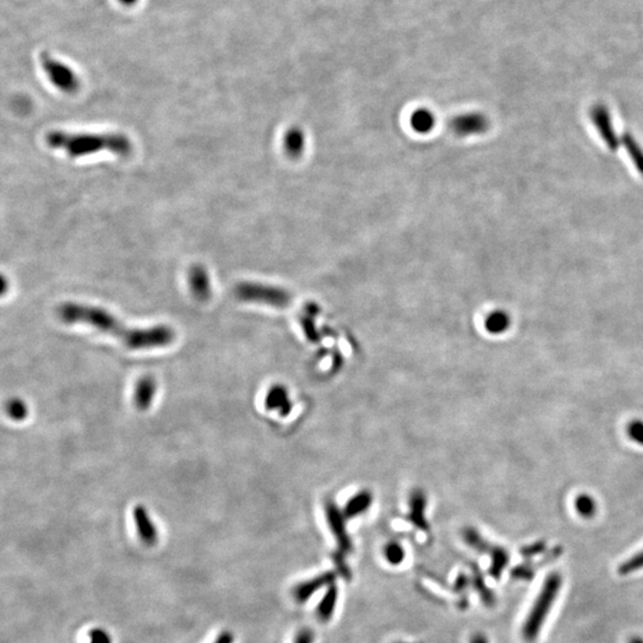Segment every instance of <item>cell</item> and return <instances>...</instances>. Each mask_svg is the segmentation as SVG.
Here are the masks:
<instances>
[{
    "instance_id": "obj_22",
    "label": "cell",
    "mask_w": 643,
    "mask_h": 643,
    "mask_svg": "<svg viewBox=\"0 0 643 643\" xmlns=\"http://www.w3.org/2000/svg\"><path fill=\"white\" fill-rule=\"evenodd\" d=\"M464 540L470 547L473 548L477 552L490 554V552L492 551V544L488 542V540H485L479 534V531L475 530V528H466L464 530Z\"/></svg>"
},
{
    "instance_id": "obj_7",
    "label": "cell",
    "mask_w": 643,
    "mask_h": 643,
    "mask_svg": "<svg viewBox=\"0 0 643 643\" xmlns=\"http://www.w3.org/2000/svg\"><path fill=\"white\" fill-rule=\"evenodd\" d=\"M453 133L460 137L481 135L490 129V121L480 112H468L456 116L451 122Z\"/></svg>"
},
{
    "instance_id": "obj_17",
    "label": "cell",
    "mask_w": 643,
    "mask_h": 643,
    "mask_svg": "<svg viewBox=\"0 0 643 643\" xmlns=\"http://www.w3.org/2000/svg\"><path fill=\"white\" fill-rule=\"evenodd\" d=\"M410 124L414 131L425 135L433 131V127L436 124V118L430 110L422 108V109L416 110L415 112L411 114Z\"/></svg>"
},
{
    "instance_id": "obj_4",
    "label": "cell",
    "mask_w": 643,
    "mask_h": 643,
    "mask_svg": "<svg viewBox=\"0 0 643 643\" xmlns=\"http://www.w3.org/2000/svg\"><path fill=\"white\" fill-rule=\"evenodd\" d=\"M234 294L242 301L259 303L274 307H285L292 301L291 293L283 288L260 283H240L234 288Z\"/></svg>"
},
{
    "instance_id": "obj_21",
    "label": "cell",
    "mask_w": 643,
    "mask_h": 643,
    "mask_svg": "<svg viewBox=\"0 0 643 643\" xmlns=\"http://www.w3.org/2000/svg\"><path fill=\"white\" fill-rule=\"evenodd\" d=\"M372 504V496L370 492H360L355 497L351 498L343 510L346 518H353L364 514Z\"/></svg>"
},
{
    "instance_id": "obj_2",
    "label": "cell",
    "mask_w": 643,
    "mask_h": 643,
    "mask_svg": "<svg viewBox=\"0 0 643 643\" xmlns=\"http://www.w3.org/2000/svg\"><path fill=\"white\" fill-rule=\"evenodd\" d=\"M46 143L53 149H61L71 157L91 155L99 151H111L119 156H128L133 151L129 137L121 133H66L54 130L46 135Z\"/></svg>"
},
{
    "instance_id": "obj_36",
    "label": "cell",
    "mask_w": 643,
    "mask_h": 643,
    "mask_svg": "<svg viewBox=\"0 0 643 643\" xmlns=\"http://www.w3.org/2000/svg\"><path fill=\"white\" fill-rule=\"evenodd\" d=\"M470 643H488V640L485 635L481 634V633H478V634L472 636Z\"/></svg>"
},
{
    "instance_id": "obj_29",
    "label": "cell",
    "mask_w": 643,
    "mask_h": 643,
    "mask_svg": "<svg viewBox=\"0 0 643 643\" xmlns=\"http://www.w3.org/2000/svg\"><path fill=\"white\" fill-rule=\"evenodd\" d=\"M511 575L512 578L515 579L520 580H530L534 578L535 570L534 567L531 564H523V565H518L517 567H515L514 570H511Z\"/></svg>"
},
{
    "instance_id": "obj_25",
    "label": "cell",
    "mask_w": 643,
    "mask_h": 643,
    "mask_svg": "<svg viewBox=\"0 0 643 643\" xmlns=\"http://www.w3.org/2000/svg\"><path fill=\"white\" fill-rule=\"evenodd\" d=\"M6 414L9 415L10 418L14 420H23L27 417V406L25 403L19 399L14 398L6 404Z\"/></svg>"
},
{
    "instance_id": "obj_35",
    "label": "cell",
    "mask_w": 643,
    "mask_h": 643,
    "mask_svg": "<svg viewBox=\"0 0 643 643\" xmlns=\"http://www.w3.org/2000/svg\"><path fill=\"white\" fill-rule=\"evenodd\" d=\"M214 643H234V635L230 631H223L214 640Z\"/></svg>"
},
{
    "instance_id": "obj_39",
    "label": "cell",
    "mask_w": 643,
    "mask_h": 643,
    "mask_svg": "<svg viewBox=\"0 0 643 643\" xmlns=\"http://www.w3.org/2000/svg\"><path fill=\"white\" fill-rule=\"evenodd\" d=\"M398 643H405V642H398Z\"/></svg>"
},
{
    "instance_id": "obj_12",
    "label": "cell",
    "mask_w": 643,
    "mask_h": 643,
    "mask_svg": "<svg viewBox=\"0 0 643 643\" xmlns=\"http://www.w3.org/2000/svg\"><path fill=\"white\" fill-rule=\"evenodd\" d=\"M156 388V380L153 377L147 375L138 380L134 393V403L138 410L147 411L151 407L155 398Z\"/></svg>"
},
{
    "instance_id": "obj_32",
    "label": "cell",
    "mask_w": 643,
    "mask_h": 643,
    "mask_svg": "<svg viewBox=\"0 0 643 643\" xmlns=\"http://www.w3.org/2000/svg\"><path fill=\"white\" fill-rule=\"evenodd\" d=\"M315 633L309 628H304L297 633L293 643H314L315 642Z\"/></svg>"
},
{
    "instance_id": "obj_28",
    "label": "cell",
    "mask_w": 643,
    "mask_h": 643,
    "mask_svg": "<svg viewBox=\"0 0 643 643\" xmlns=\"http://www.w3.org/2000/svg\"><path fill=\"white\" fill-rule=\"evenodd\" d=\"M383 553H385V557H386L388 564L393 566L401 565L405 559V552H404L402 546L397 542L388 543V546L385 547Z\"/></svg>"
},
{
    "instance_id": "obj_18",
    "label": "cell",
    "mask_w": 643,
    "mask_h": 643,
    "mask_svg": "<svg viewBox=\"0 0 643 643\" xmlns=\"http://www.w3.org/2000/svg\"><path fill=\"white\" fill-rule=\"evenodd\" d=\"M491 565H490V575L493 579L499 580L503 575V570L507 568L510 562V555L505 548L501 546H493L492 551L490 552Z\"/></svg>"
},
{
    "instance_id": "obj_6",
    "label": "cell",
    "mask_w": 643,
    "mask_h": 643,
    "mask_svg": "<svg viewBox=\"0 0 643 643\" xmlns=\"http://www.w3.org/2000/svg\"><path fill=\"white\" fill-rule=\"evenodd\" d=\"M590 117L594 127L597 128L598 133L602 136V140L612 151H616L620 148V140L617 136L614 124H612V114L607 106L597 104L593 106L590 111Z\"/></svg>"
},
{
    "instance_id": "obj_3",
    "label": "cell",
    "mask_w": 643,
    "mask_h": 643,
    "mask_svg": "<svg viewBox=\"0 0 643 643\" xmlns=\"http://www.w3.org/2000/svg\"><path fill=\"white\" fill-rule=\"evenodd\" d=\"M562 581L564 580L562 575L557 572L548 575L544 580L541 591L535 599L534 605L528 614V617L525 618V625L522 628V636L525 641L533 642L538 639L540 631L557 601V594L562 590Z\"/></svg>"
},
{
    "instance_id": "obj_30",
    "label": "cell",
    "mask_w": 643,
    "mask_h": 643,
    "mask_svg": "<svg viewBox=\"0 0 643 643\" xmlns=\"http://www.w3.org/2000/svg\"><path fill=\"white\" fill-rule=\"evenodd\" d=\"M628 435H629V438H631L634 442L643 446L642 420H633V422L628 425Z\"/></svg>"
},
{
    "instance_id": "obj_13",
    "label": "cell",
    "mask_w": 643,
    "mask_h": 643,
    "mask_svg": "<svg viewBox=\"0 0 643 643\" xmlns=\"http://www.w3.org/2000/svg\"><path fill=\"white\" fill-rule=\"evenodd\" d=\"M265 405L268 410H278L281 416H288L292 409L288 391L281 385H275L269 390L266 396Z\"/></svg>"
},
{
    "instance_id": "obj_38",
    "label": "cell",
    "mask_w": 643,
    "mask_h": 643,
    "mask_svg": "<svg viewBox=\"0 0 643 643\" xmlns=\"http://www.w3.org/2000/svg\"><path fill=\"white\" fill-rule=\"evenodd\" d=\"M137 0H121V3L124 5H133L136 3Z\"/></svg>"
},
{
    "instance_id": "obj_1",
    "label": "cell",
    "mask_w": 643,
    "mask_h": 643,
    "mask_svg": "<svg viewBox=\"0 0 643 643\" xmlns=\"http://www.w3.org/2000/svg\"><path fill=\"white\" fill-rule=\"evenodd\" d=\"M56 314L67 324H85L103 333H110L130 349H153L166 347L174 342L177 333L168 325L151 328H131L98 306L81 303H64L58 306Z\"/></svg>"
},
{
    "instance_id": "obj_9",
    "label": "cell",
    "mask_w": 643,
    "mask_h": 643,
    "mask_svg": "<svg viewBox=\"0 0 643 643\" xmlns=\"http://www.w3.org/2000/svg\"><path fill=\"white\" fill-rule=\"evenodd\" d=\"M188 283L192 296L201 303L210 301L212 297L210 275L205 267L201 265H193L188 272Z\"/></svg>"
},
{
    "instance_id": "obj_10",
    "label": "cell",
    "mask_w": 643,
    "mask_h": 643,
    "mask_svg": "<svg viewBox=\"0 0 643 643\" xmlns=\"http://www.w3.org/2000/svg\"><path fill=\"white\" fill-rule=\"evenodd\" d=\"M333 580H335V575L333 572H324V573L316 575L314 578L304 580L294 586L292 592L293 597L299 604L307 602L320 589H324V588L327 589L330 585L333 584Z\"/></svg>"
},
{
    "instance_id": "obj_27",
    "label": "cell",
    "mask_w": 643,
    "mask_h": 643,
    "mask_svg": "<svg viewBox=\"0 0 643 643\" xmlns=\"http://www.w3.org/2000/svg\"><path fill=\"white\" fill-rule=\"evenodd\" d=\"M641 570H643V551L636 553L628 560H625L623 564H620L618 567V573L620 575H628Z\"/></svg>"
},
{
    "instance_id": "obj_15",
    "label": "cell",
    "mask_w": 643,
    "mask_h": 643,
    "mask_svg": "<svg viewBox=\"0 0 643 643\" xmlns=\"http://www.w3.org/2000/svg\"><path fill=\"white\" fill-rule=\"evenodd\" d=\"M425 507H427V499H425V493L417 490L411 494L409 520L417 528L427 531L429 525L425 520Z\"/></svg>"
},
{
    "instance_id": "obj_37",
    "label": "cell",
    "mask_w": 643,
    "mask_h": 643,
    "mask_svg": "<svg viewBox=\"0 0 643 643\" xmlns=\"http://www.w3.org/2000/svg\"><path fill=\"white\" fill-rule=\"evenodd\" d=\"M629 643H643V639L639 636H634L629 640Z\"/></svg>"
},
{
    "instance_id": "obj_33",
    "label": "cell",
    "mask_w": 643,
    "mask_h": 643,
    "mask_svg": "<svg viewBox=\"0 0 643 643\" xmlns=\"http://www.w3.org/2000/svg\"><path fill=\"white\" fill-rule=\"evenodd\" d=\"M90 639H91V643H111L109 635L99 629L92 630L90 633Z\"/></svg>"
},
{
    "instance_id": "obj_23",
    "label": "cell",
    "mask_w": 643,
    "mask_h": 643,
    "mask_svg": "<svg viewBox=\"0 0 643 643\" xmlns=\"http://www.w3.org/2000/svg\"><path fill=\"white\" fill-rule=\"evenodd\" d=\"M305 311L306 315L301 317V325L304 329L306 338H309L311 342H320V333L316 329L315 320H314L315 316L318 314V309H317V306L311 304V305L306 307Z\"/></svg>"
},
{
    "instance_id": "obj_20",
    "label": "cell",
    "mask_w": 643,
    "mask_h": 643,
    "mask_svg": "<svg viewBox=\"0 0 643 643\" xmlns=\"http://www.w3.org/2000/svg\"><path fill=\"white\" fill-rule=\"evenodd\" d=\"M510 316L505 311H493L485 320V328L490 333H503L510 327Z\"/></svg>"
},
{
    "instance_id": "obj_11",
    "label": "cell",
    "mask_w": 643,
    "mask_h": 643,
    "mask_svg": "<svg viewBox=\"0 0 643 643\" xmlns=\"http://www.w3.org/2000/svg\"><path fill=\"white\" fill-rule=\"evenodd\" d=\"M134 520L136 525L137 533L141 538L143 543L148 546H153L157 542V529L154 522L151 520V516L148 514L146 507L143 505H136L133 510Z\"/></svg>"
},
{
    "instance_id": "obj_5",
    "label": "cell",
    "mask_w": 643,
    "mask_h": 643,
    "mask_svg": "<svg viewBox=\"0 0 643 643\" xmlns=\"http://www.w3.org/2000/svg\"><path fill=\"white\" fill-rule=\"evenodd\" d=\"M41 64L48 79L60 91L67 94H74L79 91L80 80L78 75L67 64L51 58L49 54L42 55Z\"/></svg>"
},
{
    "instance_id": "obj_26",
    "label": "cell",
    "mask_w": 643,
    "mask_h": 643,
    "mask_svg": "<svg viewBox=\"0 0 643 643\" xmlns=\"http://www.w3.org/2000/svg\"><path fill=\"white\" fill-rule=\"evenodd\" d=\"M473 584H475V589L478 590L481 601H483L485 604H488V607H492L494 602H496V601H494V596H493L492 591L488 589V586H485L483 575H480L479 570H475Z\"/></svg>"
},
{
    "instance_id": "obj_31",
    "label": "cell",
    "mask_w": 643,
    "mask_h": 643,
    "mask_svg": "<svg viewBox=\"0 0 643 643\" xmlns=\"http://www.w3.org/2000/svg\"><path fill=\"white\" fill-rule=\"evenodd\" d=\"M546 547H547V544H546L544 541H538V542L533 543V544H530V546L522 548V549H520V554H522L523 557L530 559V557L538 555L540 553L544 552Z\"/></svg>"
},
{
    "instance_id": "obj_8",
    "label": "cell",
    "mask_w": 643,
    "mask_h": 643,
    "mask_svg": "<svg viewBox=\"0 0 643 643\" xmlns=\"http://www.w3.org/2000/svg\"><path fill=\"white\" fill-rule=\"evenodd\" d=\"M325 514L328 518L329 528L331 530L333 536L336 538L340 552L343 554L351 552V538L348 536L346 529V516L333 503H328L325 507Z\"/></svg>"
},
{
    "instance_id": "obj_24",
    "label": "cell",
    "mask_w": 643,
    "mask_h": 643,
    "mask_svg": "<svg viewBox=\"0 0 643 643\" xmlns=\"http://www.w3.org/2000/svg\"><path fill=\"white\" fill-rule=\"evenodd\" d=\"M575 505L578 514L585 517V518L593 517L597 512V504L589 494H580V496H578L575 499Z\"/></svg>"
},
{
    "instance_id": "obj_14",
    "label": "cell",
    "mask_w": 643,
    "mask_h": 643,
    "mask_svg": "<svg viewBox=\"0 0 643 643\" xmlns=\"http://www.w3.org/2000/svg\"><path fill=\"white\" fill-rule=\"evenodd\" d=\"M305 134L303 133L301 128L293 127V128L288 129V131L283 135V151L286 153L288 157H291V159L301 157L304 151H305Z\"/></svg>"
},
{
    "instance_id": "obj_34",
    "label": "cell",
    "mask_w": 643,
    "mask_h": 643,
    "mask_svg": "<svg viewBox=\"0 0 643 643\" xmlns=\"http://www.w3.org/2000/svg\"><path fill=\"white\" fill-rule=\"evenodd\" d=\"M468 584H470L468 577H466L465 575H461L457 577L454 586H455V590L457 592H462V591L468 589Z\"/></svg>"
},
{
    "instance_id": "obj_19",
    "label": "cell",
    "mask_w": 643,
    "mask_h": 643,
    "mask_svg": "<svg viewBox=\"0 0 643 643\" xmlns=\"http://www.w3.org/2000/svg\"><path fill=\"white\" fill-rule=\"evenodd\" d=\"M620 142H622V144L625 146V149L628 151L630 159L633 161V164H635L638 172L643 177L642 147L640 146L639 142L636 141L635 137L629 133L623 134L622 137H620Z\"/></svg>"
},
{
    "instance_id": "obj_16",
    "label": "cell",
    "mask_w": 643,
    "mask_h": 643,
    "mask_svg": "<svg viewBox=\"0 0 643 643\" xmlns=\"http://www.w3.org/2000/svg\"><path fill=\"white\" fill-rule=\"evenodd\" d=\"M338 601V590L336 585L331 584L328 589L325 590L323 598L320 599V604L317 607L316 614L317 617L322 622H328L333 616V612L336 610Z\"/></svg>"
}]
</instances>
